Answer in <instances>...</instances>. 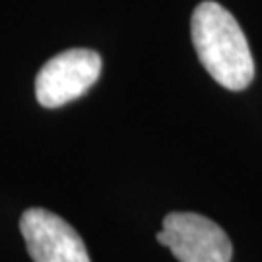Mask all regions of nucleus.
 <instances>
[{
    "mask_svg": "<svg viewBox=\"0 0 262 262\" xmlns=\"http://www.w3.org/2000/svg\"><path fill=\"white\" fill-rule=\"evenodd\" d=\"M190 35L208 74L220 85L241 92L254 80V60L237 19L217 2H202L192 12Z\"/></svg>",
    "mask_w": 262,
    "mask_h": 262,
    "instance_id": "1",
    "label": "nucleus"
},
{
    "mask_svg": "<svg viewBox=\"0 0 262 262\" xmlns=\"http://www.w3.org/2000/svg\"><path fill=\"white\" fill-rule=\"evenodd\" d=\"M179 262H231L233 245L220 225L194 212H171L156 235Z\"/></svg>",
    "mask_w": 262,
    "mask_h": 262,
    "instance_id": "2",
    "label": "nucleus"
},
{
    "mask_svg": "<svg viewBox=\"0 0 262 262\" xmlns=\"http://www.w3.org/2000/svg\"><path fill=\"white\" fill-rule=\"evenodd\" d=\"M101 56L92 49H70L53 56L35 78L39 105L56 109L74 101L99 80Z\"/></svg>",
    "mask_w": 262,
    "mask_h": 262,
    "instance_id": "3",
    "label": "nucleus"
},
{
    "mask_svg": "<svg viewBox=\"0 0 262 262\" xmlns=\"http://www.w3.org/2000/svg\"><path fill=\"white\" fill-rule=\"evenodd\" d=\"M19 231L33 262H92L80 233L45 208L26 210L19 217Z\"/></svg>",
    "mask_w": 262,
    "mask_h": 262,
    "instance_id": "4",
    "label": "nucleus"
}]
</instances>
